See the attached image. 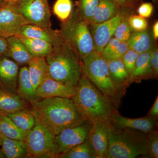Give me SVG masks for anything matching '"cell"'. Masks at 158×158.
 <instances>
[{
	"instance_id": "obj_45",
	"label": "cell",
	"mask_w": 158,
	"mask_h": 158,
	"mask_svg": "<svg viewBox=\"0 0 158 158\" xmlns=\"http://www.w3.org/2000/svg\"><path fill=\"white\" fill-rule=\"evenodd\" d=\"M2 140L1 137H0V146H2Z\"/></svg>"
},
{
	"instance_id": "obj_40",
	"label": "cell",
	"mask_w": 158,
	"mask_h": 158,
	"mask_svg": "<svg viewBox=\"0 0 158 158\" xmlns=\"http://www.w3.org/2000/svg\"><path fill=\"white\" fill-rule=\"evenodd\" d=\"M147 116L152 118L158 119V96L157 97L155 102L154 103L151 109Z\"/></svg>"
},
{
	"instance_id": "obj_39",
	"label": "cell",
	"mask_w": 158,
	"mask_h": 158,
	"mask_svg": "<svg viewBox=\"0 0 158 158\" xmlns=\"http://www.w3.org/2000/svg\"><path fill=\"white\" fill-rule=\"evenodd\" d=\"M153 11V6L152 4L148 2L142 3L137 9L139 15L144 18L150 17L152 15Z\"/></svg>"
},
{
	"instance_id": "obj_35",
	"label": "cell",
	"mask_w": 158,
	"mask_h": 158,
	"mask_svg": "<svg viewBox=\"0 0 158 158\" xmlns=\"http://www.w3.org/2000/svg\"><path fill=\"white\" fill-rule=\"evenodd\" d=\"M148 156L158 158V132L155 129L147 134Z\"/></svg>"
},
{
	"instance_id": "obj_29",
	"label": "cell",
	"mask_w": 158,
	"mask_h": 158,
	"mask_svg": "<svg viewBox=\"0 0 158 158\" xmlns=\"http://www.w3.org/2000/svg\"><path fill=\"white\" fill-rule=\"evenodd\" d=\"M128 48L127 42L112 37L101 53L107 60L121 59Z\"/></svg>"
},
{
	"instance_id": "obj_2",
	"label": "cell",
	"mask_w": 158,
	"mask_h": 158,
	"mask_svg": "<svg viewBox=\"0 0 158 158\" xmlns=\"http://www.w3.org/2000/svg\"><path fill=\"white\" fill-rule=\"evenodd\" d=\"M72 99L78 112L92 123L109 120L116 110L110 99L83 74Z\"/></svg>"
},
{
	"instance_id": "obj_36",
	"label": "cell",
	"mask_w": 158,
	"mask_h": 158,
	"mask_svg": "<svg viewBox=\"0 0 158 158\" xmlns=\"http://www.w3.org/2000/svg\"><path fill=\"white\" fill-rule=\"evenodd\" d=\"M139 54L132 49L129 48L121 59L128 73L131 75L135 69L136 60Z\"/></svg>"
},
{
	"instance_id": "obj_38",
	"label": "cell",
	"mask_w": 158,
	"mask_h": 158,
	"mask_svg": "<svg viewBox=\"0 0 158 158\" xmlns=\"http://www.w3.org/2000/svg\"><path fill=\"white\" fill-rule=\"evenodd\" d=\"M150 61L155 78H157L158 75V50L155 44L151 49Z\"/></svg>"
},
{
	"instance_id": "obj_17",
	"label": "cell",
	"mask_w": 158,
	"mask_h": 158,
	"mask_svg": "<svg viewBox=\"0 0 158 158\" xmlns=\"http://www.w3.org/2000/svg\"><path fill=\"white\" fill-rule=\"evenodd\" d=\"M8 49L4 56L13 60L19 65H28L34 58L22 40L17 36L7 38Z\"/></svg>"
},
{
	"instance_id": "obj_34",
	"label": "cell",
	"mask_w": 158,
	"mask_h": 158,
	"mask_svg": "<svg viewBox=\"0 0 158 158\" xmlns=\"http://www.w3.org/2000/svg\"><path fill=\"white\" fill-rule=\"evenodd\" d=\"M127 19L131 30L134 32L144 31L148 27L147 19L140 15H131Z\"/></svg>"
},
{
	"instance_id": "obj_42",
	"label": "cell",
	"mask_w": 158,
	"mask_h": 158,
	"mask_svg": "<svg viewBox=\"0 0 158 158\" xmlns=\"http://www.w3.org/2000/svg\"><path fill=\"white\" fill-rule=\"evenodd\" d=\"M153 36L154 39L157 40L158 38V22L157 21L154 24L152 27Z\"/></svg>"
},
{
	"instance_id": "obj_30",
	"label": "cell",
	"mask_w": 158,
	"mask_h": 158,
	"mask_svg": "<svg viewBox=\"0 0 158 158\" xmlns=\"http://www.w3.org/2000/svg\"><path fill=\"white\" fill-rule=\"evenodd\" d=\"M57 158H97V156L87 139L81 144L72 148L59 155Z\"/></svg>"
},
{
	"instance_id": "obj_11",
	"label": "cell",
	"mask_w": 158,
	"mask_h": 158,
	"mask_svg": "<svg viewBox=\"0 0 158 158\" xmlns=\"http://www.w3.org/2000/svg\"><path fill=\"white\" fill-rule=\"evenodd\" d=\"M28 23L11 3L4 2L0 6V37L17 36Z\"/></svg>"
},
{
	"instance_id": "obj_12",
	"label": "cell",
	"mask_w": 158,
	"mask_h": 158,
	"mask_svg": "<svg viewBox=\"0 0 158 158\" xmlns=\"http://www.w3.org/2000/svg\"><path fill=\"white\" fill-rule=\"evenodd\" d=\"M109 120H99L92 123L88 140L97 158H108Z\"/></svg>"
},
{
	"instance_id": "obj_21",
	"label": "cell",
	"mask_w": 158,
	"mask_h": 158,
	"mask_svg": "<svg viewBox=\"0 0 158 158\" xmlns=\"http://www.w3.org/2000/svg\"><path fill=\"white\" fill-rule=\"evenodd\" d=\"M17 94L29 104L40 99L30 79L28 66L24 65L19 70L18 77Z\"/></svg>"
},
{
	"instance_id": "obj_20",
	"label": "cell",
	"mask_w": 158,
	"mask_h": 158,
	"mask_svg": "<svg viewBox=\"0 0 158 158\" xmlns=\"http://www.w3.org/2000/svg\"><path fill=\"white\" fill-rule=\"evenodd\" d=\"M110 77L116 87L125 94L129 86L130 74L121 59L107 60Z\"/></svg>"
},
{
	"instance_id": "obj_26",
	"label": "cell",
	"mask_w": 158,
	"mask_h": 158,
	"mask_svg": "<svg viewBox=\"0 0 158 158\" xmlns=\"http://www.w3.org/2000/svg\"><path fill=\"white\" fill-rule=\"evenodd\" d=\"M18 37L33 57L45 58L53 49V45L45 40L23 37Z\"/></svg>"
},
{
	"instance_id": "obj_24",
	"label": "cell",
	"mask_w": 158,
	"mask_h": 158,
	"mask_svg": "<svg viewBox=\"0 0 158 158\" xmlns=\"http://www.w3.org/2000/svg\"><path fill=\"white\" fill-rule=\"evenodd\" d=\"M127 44L129 48L139 54L149 51L154 45L151 34L147 29L132 33Z\"/></svg>"
},
{
	"instance_id": "obj_37",
	"label": "cell",
	"mask_w": 158,
	"mask_h": 158,
	"mask_svg": "<svg viewBox=\"0 0 158 158\" xmlns=\"http://www.w3.org/2000/svg\"><path fill=\"white\" fill-rule=\"evenodd\" d=\"M122 10L125 11H131L135 9L139 2L140 0H113Z\"/></svg>"
},
{
	"instance_id": "obj_8",
	"label": "cell",
	"mask_w": 158,
	"mask_h": 158,
	"mask_svg": "<svg viewBox=\"0 0 158 158\" xmlns=\"http://www.w3.org/2000/svg\"><path fill=\"white\" fill-rule=\"evenodd\" d=\"M12 4L28 23L51 27V11L47 0H20Z\"/></svg>"
},
{
	"instance_id": "obj_7",
	"label": "cell",
	"mask_w": 158,
	"mask_h": 158,
	"mask_svg": "<svg viewBox=\"0 0 158 158\" xmlns=\"http://www.w3.org/2000/svg\"><path fill=\"white\" fill-rule=\"evenodd\" d=\"M24 142L27 158H57L54 137L36 120L34 127L26 133Z\"/></svg>"
},
{
	"instance_id": "obj_16",
	"label": "cell",
	"mask_w": 158,
	"mask_h": 158,
	"mask_svg": "<svg viewBox=\"0 0 158 158\" xmlns=\"http://www.w3.org/2000/svg\"><path fill=\"white\" fill-rule=\"evenodd\" d=\"M18 37L41 39L55 46L62 42L59 30L28 24L24 26L17 35Z\"/></svg>"
},
{
	"instance_id": "obj_10",
	"label": "cell",
	"mask_w": 158,
	"mask_h": 158,
	"mask_svg": "<svg viewBox=\"0 0 158 158\" xmlns=\"http://www.w3.org/2000/svg\"><path fill=\"white\" fill-rule=\"evenodd\" d=\"M127 11L120 9L118 14L111 19L99 23L89 24V29L94 44V51L102 52L113 37L115 29L124 17Z\"/></svg>"
},
{
	"instance_id": "obj_9",
	"label": "cell",
	"mask_w": 158,
	"mask_h": 158,
	"mask_svg": "<svg viewBox=\"0 0 158 158\" xmlns=\"http://www.w3.org/2000/svg\"><path fill=\"white\" fill-rule=\"evenodd\" d=\"M92 123L86 120L80 124L66 128L54 137L57 157L88 139Z\"/></svg>"
},
{
	"instance_id": "obj_23",
	"label": "cell",
	"mask_w": 158,
	"mask_h": 158,
	"mask_svg": "<svg viewBox=\"0 0 158 158\" xmlns=\"http://www.w3.org/2000/svg\"><path fill=\"white\" fill-rule=\"evenodd\" d=\"M2 148L0 153L2 158H27V150L23 141L11 139L0 134Z\"/></svg>"
},
{
	"instance_id": "obj_14",
	"label": "cell",
	"mask_w": 158,
	"mask_h": 158,
	"mask_svg": "<svg viewBox=\"0 0 158 158\" xmlns=\"http://www.w3.org/2000/svg\"><path fill=\"white\" fill-rule=\"evenodd\" d=\"M19 65L12 59L0 57V88L10 93L17 94Z\"/></svg>"
},
{
	"instance_id": "obj_22",
	"label": "cell",
	"mask_w": 158,
	"mask_h": 158,
	"mask_svg": "<svg viewBox=\"0 0 158 158\" xmlns=\"http://www.w3.org/2000/svg\"><path fill=\"white\" fill-rule=\"evenodd\" d=\"M29 75L34 90L50 76L48 64L45 57H34L28 64Z\"/></svg>"
},
{
	"instance_id": "obj_6",
	"label": "cell",
	"mask_w": 158,
	"mask_h": 158,
	"mask_svg": "<svg viewBox=\"0 0 158 158\" xmlns=\"http://www.w3.org/2000/svg\"><path fill=\"white\" fill-rule=\"evenodd\" d=\"M63 41L75 51L81 59L94 51L89 23L82 19L77 9L67 20L62 22L59 30Z\"/></svg>"
},
{
	"instance_id": "obj_25",
	"label": "cell",
	"mask_w": 158,
	"mask_h": 158,
	"mask_svg": "<svg viewBox=\"0 0 158 158\" xmlns=\"http://www.w3.org/2000/svg\"><path fill=\"white\" fill-rule=\"evenodd\" d=\"M120 8L113 0H100L89 23H99L111 19L118 14Z\"/></svg>"
},
{
	"instance_id": "obj_5",
	"label": "cell",
	"mask_w": 158,
	"mask_h": 158,
	"mask_svg": "<svg viewBox=\"0 0 158 158\" xmlns=\"http://www.w3.org/2000/svg\"><path fill=\"white\" fill-rule=\"evenodd\" d=\"M83 74L110 99L117 109L123 95L110 77L108 61L101 52L94 51L82 59Z\"/></svg>"
},
{
	"instance_id": "obj_31",
	"label": "cell",
	"mask_w": 158,
	"mask_h": 158,
	"mask_svg": "<svg viewBox=\"0 0 158 158\" xmlns=\"http://www.w3.org/2000/svg\"><path fill=\"white\" fill-rule=\"evenodd\" d=\"M73 11V4L71 0H56L53 7L54 14L62 22L70 17Z\"/></svg>"
},
{
	"instance_id": "obj_44",
	"label": "cell",
	"mask_w": 158,
	"mask_h": 158,
	"mask_svg": "<svg viewBox=\"0 0 158 158\" xmlns=\"http://www.w3.org/2000/svg\"><path fill=\"white\" fill-rule=\"evenodd\" d=\"M4 2H4V1H2V0H0V6L2 5V4Z\"/></svg>"
},
{
	"instance_id": "obj_3",
	"label": "cell",
	"mask_w": 158,
	"mask_h": 158,
	"mask_svg": "<svg viewBox=\"0 0 158 158\" xmlns=\"http://www.w3.org/2000/svg\"><path fill=\"white\" fill-rule=\"evenodd\" d=\"M45 59L51 77L64 85L76 87L83 75L82 59L70 46L62 40L54 46Z\"/></svg>"
},
{
	"instance_id": "obj_27",
	"label": "cell",
	"mask_w": 158,
	"mask_h": 158,
	"mask_svg": "<svg viewBox=\"0 0 158 158\" xmlns=\"http://www.w3.org/2000/svg\"><path fill=\"white\" fill-rule=\"evenodd\" d=\"M21 130L27 132L36 123L35 117L29 109L19 110L7 115Z\"/></svg>"
},
{
	"instance_id": "obj_15",
	"label": "cell",
	"mask_w": 158,
	"mask_h": 158,
	"mask_svg": "<svg viewBox=\"0 0 158 158\" xmlns=\"http://www.w3.org/2000/svg\"><path fill=\"white\" fill-rule=\"evenodd\" d=\"M75 90L76 87L64 85L49 76L38 85L35 93L40 98L54 97L72 98Z\"/></svg>"
},
{
	"instance_id": "obj_32",
	"label": "cell",
	"mask_w": 158,
	"mask_h": 158,
	"mask_svg": "<svg viewBox=\"0 0 158 158\" xmlns=\"http://www.w3.org/2000/svg\"><path fill=\"white\" fill-rule=\"evenodd\" d=\"M100 0H79L77 10L82 19L89 23L93 17Z\"/></svg>"
},
{
	"instance_id": "obj_13",
	"label": "cell",
	"mask_w": 158,
	"mask_h": 158,
	"mask_svg": "<svg viewBox=\"0 0 158 158\" xmlns=\"http://www.w3.org/2000/svg\"><path fill=\"white\" fill-rule=\"evenodd\" d=\"M109 121L114 126L119 128H126L137 130L148 133L156 129L157 119L149 116L132 118L121 116L117 110L113 112Z\"/></svg>"
},
{
	"instance_id": "obj_1",
	"label": "cell",
	"mask_w": 158,
	"mask_h": 158,
	"mask_svg": "<svg viewBox=\"0 0 158 158\" xmlns=\"http://www.w3.org/2000/svg\"><path fill=\"white\" fill-rule=\"evenodd\" d=\"M30 105L35 120L54 138L64 129L88 120L78 112L72 98H40Z\"/></svg>"
},
{
	"instance_id": "obj_43",
	"label": "cell",
	"mask_w": 158,
	"mask_h": 158,
	"mask_svg": "<svg viewBox=\"0 0 158 158\" xmlns=\"http://www.w3.org/2000/svg\"><path fill=\"white\" fill-rule=\"evenodd\" d=\"M4 2H8L9 3H11V4H15L20 0H2Z\"/></svg>"
},
{
	"instance_id": "obj_28",
	"label": "cell",
	"mask_w": 158,
	"mask_h": 158,
	"mask_svg": "<svg viewBox=\"0 0 158 158\" xmlns=\"http://www.w3.org/2000/svg\"><path fill=\"white\" fill-rule=\"evenodd\" d=\"M26 133L6 115H0V134L11 139L24 141Z\"/></svg>"
},
{
	"instance_id": "obj_19",
	"label": "cell",
	"mask_w": 158,
	"mask_h": 158,
	"mask_svg": "<svg viewBox=\"0 0 158 158\" xmlns=\"http://www.w3.org/2000/svg\"><path fill=\"white\" fill-rule=\"evenodd\" d=\"M151 49L147 52L139 54L135 69L130 75V85L135 82L141 83L143 80L155 78L150 61Z\"/></svg>"
},
{
	"instance_id": "obj_4",
	"label": "cell",
	"mask_w": 158,
	"mask_h": 158,
	"mask_svg": "<svg viewBox=\"0 0 158 158\" xmlns=\"http://www.w3.org/2000/svg\"><path fill=\"white\" fill-rule=\"evenodd\" d=\"M147 134L137 130L116 127L109 120L108 158L148 156Z\"/></svg>"
},
{
	"instance_id": "obj_18",
	"label": "cell",
	"mask_w": 158,
	"mask_h": 158,
	"mask_svg": "<svg viewBox=\"0 0 158 158\" xmlns=\"http://www.w3.org/2000/svg\"><path fill=\"white\" fill-rule=\"evenodd\" d=\"M30 106V104L17 94L0 88V115L7 116L19 110L29 109Z\"/></svg>"
},
{
	"instance_id": "obj_41",
	"label": "cell",
	"mask_w": 158,
	"mask_h": 158,
	"mask_svg": "<svg viewBox=\"0 0 158 158\" xmlns=\"http://www.w3.org/2000/svg\"><path fill=\"white\" fill-rule=\"evenodd\" d=\"M8 49V42L7 39L0 37V57L4 56Z\"/></svg>"
},
{
	"instance_id": "obj_33",
	"label": "cell",
	"mask_w": 158,
	"mask_h": 158,
	"mask_svg": "<svg viewBox=\"0 0 158 158\" xmlns=\"http://www.w3.org/2000/svg\"><path fill=\"white\" fill-rule=\"evenodd\" d=\"M131 31L127 18L124 17L115 29L113 36L120 41L127 42L131 35Z\"/></svg>"
}]
</instances>
